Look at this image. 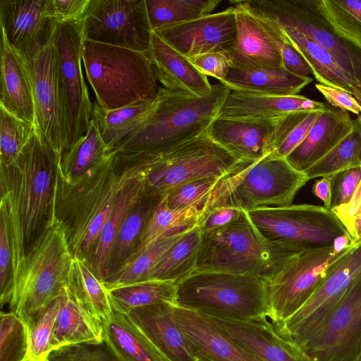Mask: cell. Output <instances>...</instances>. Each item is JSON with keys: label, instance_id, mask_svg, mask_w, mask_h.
<instances>
[{"label": "cell", "instance_id": "cell-1", "mask_svg": "<svg viewBox=\"0 0 361 361\" xmlns=\"http://www.w3.org/2000/svg\"><path fill=\"white\" fill-rule=\"evenodd\" d=\"M59 154L35 127L16 160L0 164V210L5 214L13 262V280L25 257L56 221Z\"/></svg>", "mask_w": 361, "mask_h": 361}, {"label": "cell", "instance_id": "cell-2", "mask_svg": "<svg viewBox=\"0 0 361 361\" xmlns=\"http://www.w3.org/2000/svg\"><path fill=\"white\" fill-rule=\"evenodd\" d=\"M145 168L114 149L73 183L58 178L55 220L64 228L73 257L88 262L121 192Z\"/></svg>", "mask_w": 361, "mask_h": 361}, {"label": "cell", "instance_id": "cell-3", "mask_svg": "<svg viewBox=\"0 0 361 361\" xmlns=\"http://www.w3.org/2000/svg\"><path fill=\"white\" fill-rule=\"evenodd\" d=\"M231 92L220 82L204 96L159 87L148 116L115 149L120 154H165L207 131Z\"/></svg>", "mask_w": 361, "mask_h": 361}, {"label": "cell", "instance_id": "cell-4", "mask_svg": "<svg viewBox=\"0 0 361 361\" xmlns=\"http://www.w3.org/2000/svg\"><path fill=\"white\" fill-rule=\"evenodd\" d=\"M305 249L298 245L267 240L244 210L228 225L202 231L195 272L247 274L268 281Z\"/></svg>", "mask_w": 361, "mask_h": 361}, {"label": "cell", "instance_id": "cell-5", "mask_svg": "<svg viewBox=\"0 0 361 361\" xmlns=\"http://www.w3.org/2000/svg\"><path fill=\"white\" fill-rule=\"evenodd\" d=\"M82 61L97 104L112 110L154 100L157 77L145 53L84 39Z\"/></svg>", "mask_w": 361, "mask_h": 361}, {"label": "cell", "instance_id": "cell-6", "mask_svg": "<svg viewBox=\"0 0 361 361\" xmlns=\"http://www.w3.org/2000/svg\"><path fill=\"white\" fill-rule=\"evenodd\" d=\"M73 257L57 221L41 236L15 274L9 312L29 324L68 286Z\"/></svg>", "mask_w": 361, "mask_h": 361}, {"label": "cell", "instance_id": "cell-7", "mask_svg": "<svg viewBox=\"0 0 361 361\" xmlns=\"http://www.w3.org/2000/svg\"><path fill=\"white\" fill-rule=\"evenodd\" d=\"M308 180L305 173L293 168L285 158L269 154L256 161H245L221 178L211 196L209 210L217 207L250 211L288 206Z\"/></svg>", "mask_w": 361, "mask_h": 361}, {"label": "cell", "instance_id": "cell-8", "mask_svg": "<svg viewBox=\"0 0 361 361\" xmlns=\"http://www.w3.org/2000/svg\"><path fill=\"white\" fill-rule=\"evenodd\" d=\"M177 305L237 319L267 316V281L252 275L194 272L177 283Z\"/></svg>", "mask_w": 361, "mask_h": 361}, {"label": "cell", "instance_id": "cell-9", "mask_svg": "<svg viewBox=\"0 0 361 361\" xmlns=\"http://www.w3.org/2000/svg\"><path fill=\"white\" fill-rule=\"evenodd\" d=\"M353 244L347 234L337 238L332 245L306 248L295 255L267 281L268 320L279 326L300 309Z\"/></svg>", "mask_w": 361, "mask_h": 361}, {"label": "cell", "instance_id": "cell-10", "mask_svg": "<svg viewBox=\"0 0 361 361\" xmlns=\"http://www.w3.org/2000/svg\"><path fill=\"white\" fill-rule=\"evenodd\" d=\"M139 156L148 168L147 188L162 195L191 180L224 176L246 161L214 141L209 130L165 154Z\"/></svg>", "mask_w": 361, "mask_h": 361}, {"label": "cell", "instance_id": "cell-11", "mask_svg": "<svg viewBox=\"0 0 361 361\" xmlns=\"http://www.w3.org/2000/svg\"><path fill=\"white\" fill-rule=\"evenodd\" d=\"M246 212L260 233L273 242L309 248L332 245L337 238L349 234L332 211L319 205L264 207Z\"/></svg>", "mask_w": 361, "mask_h": 361}, {"label": "cell", "instance_id": "cell-12", "mask_svg": "<svg viewBox=\"0 0 361 361\" xmlns=\"http://www.w3.org/2000/svg\"><path fill=\"white\" fill-rule=\"evenodd\" d=\"M251 12L296 29L325 49L338 65L361 84V62L331 30L316 1L240 0Z\"/></svg>", "mask_w": 361, "mask_h": 361}, {"label": "cell", "instance_id": "cell-13", "mask_svg": "<svg viewBox=\"0 0 361 361\" xmlns=\"http://www.w3.org/2000/svg\"><path fill=\"white\" fill-rule=\"evenodd\" d=\"M82 31L84 39L146 54L153 32L145 0H91Z\"/></svg>", "mask_w": 361, "mask_h": 361}, {"label": "cell", "instance_id": "cell-14", "mask_svg": "<svg viewBox=\"0 0 361 361\" xmlns=\"http://www.w3.org/2000/svg\"><path fill=\"white\" fill-rule=\"evenodd\" d=\"M83 40L82 21L59 24L53 39L68 126V149L86 133L92 118L93 104L81 66Z\"/></svg>", "mask_w": 361, "mask_h": 361}, {"label": "cell", "instance_id": "cell-15", "mask_svg": "<svg viewBox=\"0 0 361 361\" xmlns=\"http://www.w3.org/2000/svg\"><path fill=\"white\" fill-rule=\"evenodd\" d=\"M361 274V240L353 243L331 266L325 280L307 302L282 324L278 332L298 345L327 319Z\"/></svg>", "mask_w": 361, "mask_h": 361}, {"label": "cell", "instance_id": "cell-16", "mask_svg": "<svg viewBox=\"0 0 361 361\" xmlns=\"http://www.w3.org/2000/svg\"><path fill=\"white\" fill-rule=\"evenodd\" d=\"M300 345L314 361H356L361 355V274Z\"/></svg>", "mask_w": 361, "mask_h": 361}, {"label": "cell", "instance_id": "cell-17", "mask_svg": "<svg viewBox=\"0 0 361 361\" xmlns=\"http://www.w3.org/2000/svg\"><path fill=\"white\" fill-rule=\"evenodd\" d=\"M23 60L33 89L35 126L61 156L68 147L69 132L56 49L52 42L35 56Z\"/></svg>", "mask_w": 361, "mask_h": 361}, {"label": "cell", "instance_id": "cell-18", "mask_svg": "<svg viewBox=\"0 0 361 361\" xmlns=\"http://www.w3.org/2000/svg\"><path fill=\"white\" fill-rule=\"evenodd\" d=\"M154 32L188 58L209 52H228L236 37L234 6Z\"/></svg>", "mask_w": 361, "mask_h": 361}, {"label": "cell", "instance_id": "cell-19", "mask_svg": "<svg viewBox=\"0 0 361 361\" xmlns=\"http://www.w3.org/2000/svg\"><path fill=\"white\" fill-rule=\"evenodd\" d=\"M46 0H0V26L10 46L23 59L49 46L59 24L45 12Z\"/></svg>", "mask_w": 361, "mask_h": 361}, {"label": "cell", "instance_id": "cell-20", "mask_svg": "<svg viewBox=\"0 0 361 361\" xmlns=\"http://www.w3.org/2000/svg\"><path fill=\"white\" fill-rule=\"evenodd\" d=\"M202 314L263 361H314L300 345L281 336L267 317L237 319Z\"/></svg>", "mask_w": 361, "mask_h": 361}, {"label": "cell", "instance_id": "cell-21", "mask_svg": "<svg viewBox=\"0 0 361 361\" xmlns=\"http://www.w3.org/2000/svg\"><path fill=\"white\" fill-rule=\"evenodd\" d=\"M173 317L195 355L209 361H263L202 313L173 304Z\"/></svg>", "mask_w": 361, "mask_h": 361}, {"label": "cell", "instance_id": "cell-22", "mask_svg": "<svg viewBox=\"0 0 361 361\" xmlns=\"http://www.w3.org/2000/svg\"><path fill=\"white\" fill-rule=\"evenodd\" d=\"M234 6L236 37L228 51L231 68L240 70L283 68L279 46L255 16L238 1Z\"/></svg>", "mask_w": 361, "mask_h": 361}, {"label": "cell", "instance_id": "cell-23", "mask_svg": "<svg viewBox=\"0 0 361 361\" xmlns=\"http://www.w3.org/2000/svg\"><path fill=\"white\" fill-rule=\"evenodd\" d=\"M145 336L160 361H199L178 327L173 304L161 302L127 314Z\"/></svg>", "mask_w": 361, "mask_h": 361}, {"label": "cell", "instance_id": "cell-24", "mask_svg": "<svg viewBox=\"0 0 361 361\" xmlns=\"http://www.w3.org/2000/svg\"><path fill=\"white\" fill-rule=\"evenodd\" d=\"M279 118L217 116L209 133L233 154L253 161L270 154L271 139Z\"/></svg>", "mask_w": 361, "mask_h": 361}, {"label": "cell", "instance_id": "cell-25", "mask_svg": "<svg viewBox=\"0 0 361 361\" xmlns=\"http://www.w3.org/2000/svg\"><path fill=\"white\" fill-rule=\"evenodd\" d=\"M147 55L157 79L164 88L197 96L211 92L212 85L207 76L202 74L189 58L170 46L154 31Z\"/></svg>", "mask_w": 361, "mask_h": 361}, {"label": "cell", "instance_id": "cell-26", "mask_svg": "<svg viewBox=\"0 0 361 361\" xmlns=\"http://www.w3.org/2000/svg\"><path fill=\"white\" fill-rule=\"evenodd\" d=\"M355 124V119L348 112L327 108L304 140L285 159L293 168L304 173L345 137Z\"/></svg>", "mask_w": 361, "mask_h": 361}, {"label": "cell", "instance_id": "cell-27", "mask_svg": "<svg viewBox=\"0 0 361 361\" xmlns=\"http://www.w3.org/2000/svg\"><path fill=\"white\" fill-rule=\"evenodd\" d=\"M0 105L36 126V111L30 74L23 58L10 46L1 30Z\"/></svg>", "mask_w": 361, "mask_h": 361}, {"label": "cell", "instance_id": "cell-28", "mask_svg": "<svg viewBox=\"0 0 361 361\" xmlns=\"http://www.w3.org/2000/svg\"><path fill=\"white\" fill-rule=\"evenodd\" d=\"M103 341L104 324L67 286L61 294L51 341L52 351L67 345L98 343Z\"/></svg>", "mask_w": 361, "mask_h": 361}, {"label": "cell", "instance_id": "cell-29", "mask_svg": "<svg viewBox=\"0 0 361 361\" xmlns=\"http://www.w3.org/2000/svg\"><path fill=\"white\" fill-rule=\"evenodd\" d=\"M326 106L301 95H267L231 91L218 116L276 118L295 111H324Z\"/></svg>", "mask_w": 361, "mask_h": 361}, {"label": "cell", "instance_id": "cell-30", "mask_svg": "<svg viewBox=\"0 0 361 361\" xmlns=\"http://www.w3.org/2000/svg\"><path fill=\"white\" fill-rule=\"evenodd\" d=\"M148 169L131 180L121 192L115 206L104 224L88 263L102 281L107 275L109 262L118 230L130 210L147 192Z\"/></svg>", "mask_w": 361, "mask_h": 361}, {"label": "cell", "instance_id": "cell-31", "mask_svg": "<svg viewBox=\"0 0 361 361\" xmlns=\"http://www.w3.org/2000/svg\"><path fill=\"white\" fill-rule=\"evenodd\" d=\"M312 78L297 75L284 68L240 70L231 68L220 83L231 91L267 95H296Z\"/></svg>", "mask_w": 361, "mask_h": 361}, {"label": "cell", "instance_id": "cell-32", "mask_svg": "<svg viewBox=\"0 0 361 361\" xmlns=\"http://www.w3.org/2000/svg\"><path fill=\"white\" fill-rule=\"evenodd\" d=\"M274 23L305 59L319 84L341 89L353 95L355 94L357 82L338 65L329 52L296 29Z\"/></svg>", "mask_w": 361, "mask_h": 361}, {"label": "cell", "instance_id": "cell-33", "mask_svg": "<svg viewBox=\"0 0 361 361\" xmlns=\"http://www.w3.org/2000/svg\"><path fill=\"white\" fill-rule=\"evenodd\" d=\"M207 211L202 206L172 209L162 199L146 223L128 260L161 238L183 234L198 226Z\"/></svg>", "mask_w": 361, "mask_h": 361}, {"label": "cell", "instance_id": "cell-34", "mask_svg": "<svg viewBox=\"0 0 361 361\" xmlns=\"http://www.w3.org/2000/svg\"><path fill=\"white\" fill-rule=\"evenodd\" d=\"M154 103L155 99L107 110L94 102L91 121L97 126L108 148L113 150L148 116Z\"/></svg>", "mask_w": 361, "mask_h": 361}, {"label": "cell", "instance_id": "cell-35", "mask_svg": "<svg viewBox=\"0 0 361 361\" xmlns=\"http://www.w3.org/2000/svg\"><path fill=\"white\" fill-rule=\"evenodd\" d=\"M104 340L121 361H160L127 314L114 311L111 319L104 324Z\"/></svg>", "mask_w": 361, "mask_h": 361}, {"label": "cell", "instance_id": "cell-36", "mask_svg": "<svg viewBox=\"0 0 361 361\" xmlns=\"http://www.w3.org/2000/svg\"><path fill=\"white\" fill-rule=\"evenodd\" d=\"M163 197L162 194L147 188L145 194L130 210L114 243L106 278L126 262L146 223Z\"/></svg>", "mask_w": 361, "mask_h": 361}, {"label": "cell", "instance_id": "cell-37", "mask_svg": "<svg viewBox=\"0 0 361 361\" xmlns=\"http://www.w3.org/2000/svg\"><path fill=\"white\" fill-rule=\"evenodd\" d=\"M201 236L202 231L198 226L184 233L157 263L149 280L177 284L192 274L196 269Z\"/></svg>", "mask_w": 361, "mask_h": 361}, {"label": "cell", "instance_id": "cell-38", "mask_svg": "<svg viewBox=\"0 0 361 361\" xmlns=\"http://www.w3.org/2000/svg\"><path fill=\"white\" fill-rule=\"evenodd\" d=\"M111 151L91 121L86 133L62 154L58 166L59 180L73 183Z\"/></svg>", "mask_w": 361, "mask_h": 361}, {"label": "cell", "instance_id": "cell-39", "mask_svg": "<svg viewBox=\"0 0 361 361\" xmlns=\"http://www.w3.org/2000/svg\"><path fill=\"white\" fill-rule=\"evenodd\" d=\"M68 286L88 310L103 324L111 319L114 310L108 290L87 261L73 257Z\"/></svg>", "mask_w": 361, "mask_h": 361}, {"label": "cell", "instance_id": "cell-40", "mask_svg": "<svg viewBox=\"0 0 361 361\" xmlns=\"http://www.w3.org/2000/svg\"><path fill=\"white\" fill-rule=\"evenodd\" d=\"M177 284L165 281L149 280L108 290L114 311L128 314L132 310L149 305L176 303Z\"/></svg>", "mask_w": 361, "mask_h": 361}, {"label": "cell", "instance_id": "cell-41", "mask_svg": "<svg viewBox=\"0 0 361 361\" xmlns=\"http://www.w3.org/2000/svg\"><path fill=\"white\" fill-rule=\"evenodd\" d=\"M183 234L161 238L128 259L104 280L106 289L109 290L126 285L149 281L150 273L157 263Z\"/></svg>", "mask_w": 361, "mask_h": 361}, {"label": "cell", "instance_id": "cell-42", "mask_svg": "<svg viewBox=\"0 0 361 361\" xmlns=\"http://www.w3.org/2000/svg\"><path fill=\"white\" fill-rule=\"evenodd\" d=\"M152 31L212 13L221 0H145Z\"/></svg>", "mask_w": 361, "mask_h": 361}, {"label": "cell", "instance_id": "cell-43", "mask_svg": "<svg viewBox=\"0 0 361 361\" xmlns=\"http://www.w3.org/2000/svg\"><path fill=\"white\" fill-rule=\"evenodd\" d=\"M316 4L333 32L361 49V0H317Z\"/></svg>", "mask_w": 361, "mask_h": 361}, {"label": "cell", "instance_id": "cell-44", "mask_svg": "<svg viewBox=\"0 0 361 361\" xmlns=\"http://www.w3.org/2000/svg\"><path fill=\"white\" fill-rule=\"evenodd\" d=\"M323 111H295L280 116L270 143V154L286 158L306 137Z\"/></svg>", "mask_w": 361, "mask_h": 361}, {"label": "cell", "instance_id": "cell-45", "mask_svg": "<svg viewBox=\"0 0 361 361\" xmlns=\"http://www.w3.org/2000/svg\"><path fill=\"white\" fill-rule=\"evenodd\" d=\"M359 166H361V126L356 118L353 130L304 173L310 180Z\"/></svg>", "mask_w": 361, "mask_h": 361}, {"label": "cell", "instance_id": "cell-46", "mask_svg": "<svg viewBox=\"0 0 361 361\" xmlns=\"http://www.w3.org/2000/svg\"><path fill=\"white\" fill-rule=\"evenodd\" d=\"M35 127L0 105V164L9 166L16 160Z\"/></svg>", "mask_w": 361, "mask_h": 361}, {"label": "cell", "instance_id": "cell-47", "mask_svg": "<svg viewBox=\"0 0 361 361\" xmlns=\"http://www.w3.org/2000/svg\"><path fill=\"white\" fill-rule=\"evenodd\" d=\"M29 335L26 323L13 312H1L0 361H28Z\"/></svg>", "mask_w": 361, "mask_h": 361}, {"label": "cell", "instance_id": "cell-48", "mask_svg": "<svg viewBox=\"0 0 361 361\" xmlns=\"http://www.w3.org/2000/svg\"><path fill=\"white\" fill-rule=\"evenodd\" d=\"M61 294L27 324L28 361H48L52 352L51 341L61 305Z\"/></svg>", "mask_w": 361, "mask_h": 361}, {"label": "cell", "instance_id": "cell-49", "mask_svg": "<svg viewBox=\"0 0 361 361\" xmlns=\"http://www.w3.org/2000/svg\"><path fill=\"white\" fill-rule=\"evenodd\" d=\"M221 178L207 177L185 183L164 193L163 199L172 209L192 206H202L208 209L211 196Z\"/></svg>", "mask_w": 361, "mask_h": 361}, {"label": "cell", "instance_id": "cell-50", "mask_svg": "<svg viewBox=\"0 0 361 361\" xmlns=\"http://www.w3.org/2000/svg\"><path fill=\"white\" fill-rule=\"evenodd\" d=\"M48 361H121L104 340L98 343H81L52 351Z\"/></svg>", "mask_w": 361, "mask_h": 361}, {"label": "cell", "instance_id": "cell-51", "mask_svg": "<svg viewBox=\"0 0 361 361\" xmlns=\"http://www.w3.org/2000/svg\"><path fill=\"white\" fill-rule=\"evenodd\" d=\"M13 262L7 221L0 210V304L8 305L13 288Z\"/></svg>", "mask_w": 361, "mask_h": 361}, {"label": "cell", "instance_id": "cell-52", "mask_svg": "<svg viewBox=\"0 0 361 361\" xmlns=\"http://www.w3.org/2000/svg\"><path fill=\"white\" fill-rule=\"evenodd\" d=\"M330 210L350 202L360 180L361 166L347 169L331 176Z\"/></svg>", "mask_w": 361, "mask_h": 361}, {"label": "cell", "instance_id": "cell-53", "mask_svg": "<svg viewBox=\"0 0 361 361\" xmlns=\"http://www.w3.org/2000/svg\"><path fill=\"white\" fill-rule=\"evenodd\" d=\"M91 0H46L45 12L58 24L82 22L88 12Z\"/></svg>", "mask_w": 361, "mask_h": 361}, {"label": "cell", "instance_id": "cell-54", "mask_svg": "<svg viewBox=\"0 0 361 361\" xmlns=\"http://www.w3.org/2000/svg\"><path fill=\"white\" fill-rule=\"evenodd\" d=\"M189 59L202 74L212 76L219 82L225 80L231 68L228 52H209Z\"/></svg>", "mask_w": 361, "mask_h": 361}, {"label": "cell", "instance_id": "cell-55", "mask_svg": "<svg viewBox=\"0 0 361 361\" xmlns=\"http://www.w3.org/2000/svg\"><path fill=\"white\" fill-rule=\"evenodd\" d=\"M315 87L331 106L357 116L361 114V104L350 93L319 83L315 85Z\"/></svg>", "mask_w": 361, "mask_h": 361}, {"label": "cell", "instance_id": "cell-56", "mask_svg": "<svg viewBox=\"0 0 361 361\" xmlns=\"http://www.w3.org/2000/svg\"><path fill=\"white\" fill-rule=\"evenodd\" d=\"M244 210L235 207H217L209 209L198 227L202 232L217 229L238 219Z\"/></svg>", "mask_w": 361, "mask_h": 361}, {"label": "cell", "instance_id": "cell-57", "mask_svg": "<svg viewBox=\"0 0 361 361\" xmlns=\"http://www.w3.org/2000/svg\"><path fill=\"white\" fill-rule=\"evenodd\" d=\"M350 234L361 218V180L349 202L331 209Z\"/></svg>", "mask_w": 361, "mask_h": 361}, {"label": "cell", "instance_id": "cell-58", "mask_svg": "<svg viewBox=\"0 0 361 361\" xmlns=\"http://www.w3.org/2000/svg\"><path fill=\"white\" fill-rule=\"evenodd\" d=\"M285 36V35H284ZM283 67L288 71L302 77L312 74V70L302 56L286 37L281 49Z\"/></svg>", "mask_w": 361, "mask_h": 361}, {"label": "cell", "instance_id": "cell-59", "mask_svg": "<svg viewBox=\"0 0 361 361\" xmlns=\"http://www.w3.org/2000/svg\"><path fill=\"white\" fill-rule=\"evenodd\" d=\"M312 193L324 202V207L330 209L331 205V179L329 176H324L317 180L312 189Z\"/></svg>", "mask_w": 361, "mask_h": 361}, {"label": "cell", "instance_id": "cell-60", "mask_svg": "<svg viewBox=\"0 0 361 361\" xmlns=\"http://www.w3.org/2000/svg\"><path fill=\"white\" fill-rule=\"evenodd\" d=\"M350 235L353 243H356L361 240V218L355 224L350 233Z\"/></svg>", "mask_w": 361, "mask_h": 361}, {"label": "cell", "instance_id": "cell-61", "mask_svg": "<svg viewBox=\"0 0 361 361\" xmlns=\"http://www.w3.org/2000/svg\"><path fill=\"white\" fill-rule=\"evenodd\" d=\"M354 97L361 104V84H358L356 85Z\"/></svg>", "mask_w": 361, "mask_h": 361}, {"label": "cell", "instance_id": "cell-62", "mask_svg": "<svg viewBox=\"0 0 361 361\" xmlns=\"http://www.w3.org/2000/svg\"><path fill=\"white\" fill-rule=\"evenodd\" d=\"M199 361H209L205 359L199 358Z\"/></svg>", "mask_w": 361, "mask_h": 361}, {"label": "cell", "instance_id": "cell-63", "mask_svg": "<svg viewBox=\"0 0 361 361\" xmlns=\"http://www.w3.org/2000/svg\"><path fill=\"white\" fill-rule=\"evenodd\" d=\"M356 361H361V355L359 356V357L356 360Z\"/></svg>", "mask_w": 361, "mask_h": 361}]
</instances>
